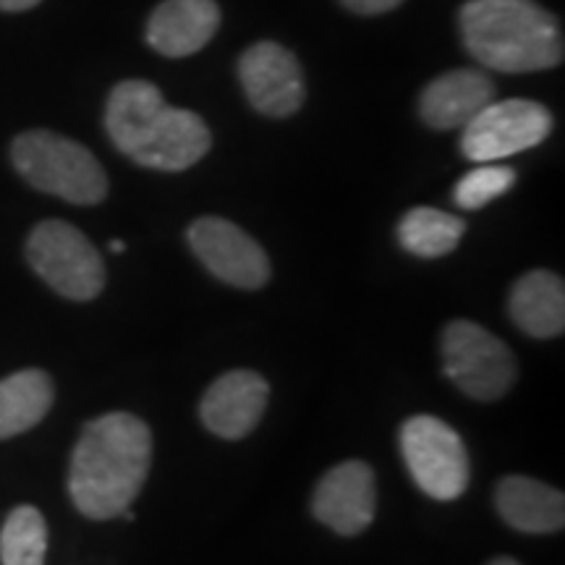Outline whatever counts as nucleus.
<instances>
[{
    "mask_svg": "<svg viewBox=\"0 0 565 565\" xmlns=\"http://www.w3.org/2000/svg\"><path fill=\"white\" fill-rule=\"evenodd\" d=\"M152 466V433L139 416L113 412L92 419L74 445L68 494L76 511L108 521L129 511Z\"/></svg>",
    "mask_w": 565,
    "mask_h": 565,
    "instance_id": "f257e3e1",
    "label": "nucleus"
},
{
    "mask_svg": "<svg viewBox=\"0 0 565 565\" xmlns=\"http://www.w3.org/2000/svg\"><path fill=\"white\" fill-rule=\"evenodd\" d=\"M105 129L126 158L150 171H186L212 147L207 124L196 113L173 108L154 84L139 79L113 87L105 105Z\"/></svg>",
    "mask_w": 565,
    "mask_h": 565,
    "instance_id": "f03ea898",
    "label": "nucleus"
},
{
    "mask_svg": "<svg viewBox=\"0 0 565 565\" xmlns=\"http://www.w3.org/2000/svg\"><path fill=\"white\" fill-rule=\"evenodd\" d=\"M466 51L492 71L529 74L563 61V32L534 0H469L458 13Z\"/></svg>",
    "mask_w": 565,
    "mask_h": 565,
    "instance_id": "7ed1b4c3",
    "label": "nucleus"
},
{
    "mask_svg": "<svg viewBox=\"0 0 565 565\" xmlns=\"http://www.w3.org/2000/svg\"><path fill=\"white\" fill-rule=\"evenodd\" d=\"M11 160L21 179L71 204H100L108 175L87 147L63 134L34 129L13 139Z\"/></svg>",
    "mask_w": 565,
    "mask_h": 565,
    "instance_id": "20e7f679",
    "label": "nucleus"
},
{
    "mask_svg": "<svg viewBox=\"0 0 565 565\" xmlns=\"http://www.w3.org/2000/svg\"><path fill=\"white\" fill-rule=\"evenodd\" d=\"M440 353L445 377L482 404L503 398L519 377V364L508 343L471 320L445 324Z\"/></svg>",
    "mask_w": 565,
    "mask_h": 565,
    "instance_id": "39448f33",
    "label": "nucleus"
},
{
    "mask_svg": "<svg viewBox=\"0 0 565 565\" xmlns=\"http://www.w3.org/2000/svg\"><path fill=\"white\" fill-rule=\"evenodd\" d=\"M26 259L55 294L71 301L97 299L108 278L95 244L79 228L63 221H45L30 233Z\"/></svg>",
    "mask_w": 565,
    "mask_h": 565,
    "instance_id": "423d86ee",
    "label": "nucleus"
},
{
    "mask_svg": "<svg viewBox=\"0 0 565 565\" xmlns=\"http://www.w3.org/2000/svg\"><path fill=\"white\" fill-rule=\"evenodd\" d=\"M401 454L416 487L429 498H461L469 487L471 466L461 435L437 416H412L401 427Z\"/></svg>",
    "mask_w": 565,
    "mask_h": 565,
    "instance_id": "0eeeda50",
    "label": "nucleus"
},
{
    "mask_svg": "<svg viewBox=\"0 0 565 565\" xmlns=\"http://www.w3.org/2000/svg\"><path fill=\"white\" fill-rule=\"evenodd\" d=\"M553 131V116L534 100L490 103L463 126L461 152L471 162H494L542 145Z\"/></svg>",
    "mask_w": 565,
    "mask_h": 565,
    "instance_id": "6e6552de",
    "label": "nucleus"
},
{
    "mask_svg": "<svg viewBox=\"0 0 565 565\" xmlns=\"http://www.w3.org/2000/svg\"><path fill=\"white\" fill-rule=\"evenodd\" d=\"M189 246L217 280L257 291L270 280V259L249 233L225 217H200L186 231Z\"/></svg>",
    "mask_w": 565,
    "mask_h": 565,
    "instance_id": "1a4fd4ad",
    "label": "nucleus"
},
{
    "mask_svg": "<svg viewBox=\"0 0 565 565\" xmlns=\"http://www.w3.org/2000/svg\"><path fill=\"white\" fill-rule=\"evenodd\" d=\"M238 79L252 108L270 118H288L303 105L307 87L296 55L278 42H257L238 61Z\"/></svg>",
    "mask_w": 565,
    "mask_h": 565,
    "instance_id": "9d476101",
    "label": "nucleus"
},
{
    "mask_svg": "<svg viewBox=\"0 0 565 565\" xmlns=\"http://www.w3.org/2000/svg\"><path fill=\"white\" fill-rule=\"evenodd\" d=\"M377 511V479L370 463H338L315 487V519L341 536H356L370 529Z\"/></svg>",
    "mask_w": 565,
    "mask_h": 565,
    "instance_id": "9b49d317",
    "label": "nucleus"
},
{
    "mask_svg": "<svg viewBox=\"0 0 565 565\" xmlns=\"http://www.w3.org/2000/svg\"><path fill=\"white\" fill-rule=\"evenodd\" d=\"M267 398H270V385L263 374L233 370L207 387V393L202 395L200 416L212 435L223 440H242L257 429Z\"/></svg>",
    "mask_w": 565,
    "mask_h": 565,
    "instance_id": "f8f14e48",
    "label": "nucleus"
},
{
    "mask_svg": "<svg viewBox=\"0 0 565 565\" xmlns=\"http://www.w3.org/2000/svg\"><path fill=\"white\" fill-rule=\"evenodd\" d=\"M494 100V84L484 71L456 68L437 76L419 97L422 121L435 131L463 129L484 105Z\"/></svg>",
    "mask_w": 565,
    "mask_h": 565,
    "instance_id": "ddd939ff",
    "label": "nucleus"
},
{
    "mask_svg": "<svg viewBox=\"0 0 565 565\" xmlns=\"http://www.w3.org/2000/svg\"><path fill=\"white\" fill-rule=\"evenodd\" d=\"M221 26L215 0H162L147 21V42L166 58L200 53Z\"/></svg>",
    "mask_w": 565,
    "mask_h": 565,
    "instance_id": "4468645a",
    "label": "nucleus"
},
{
    "mask_svg": "<svg viewBox=\"0 0 565 565\" xmlns=\"http://www.w3.org/2000/svg\"><path fill=\"white\" fill-rule=\"evenodd\" d=\"M500 519L515 532L555 534L565 526V498L561 490L532 477H505L494 490Z\"/></svg>",
    "mask_w": 565,
    "mask_h": 565,
    "instance_id": "2eb2a0df",
    "label": "nucleus"
},
{
    "mask_svg": "<svg viewBox=\"0 0 565 565\" xmlns=\"http://www.w3.org/2000/svg\"><path fill=\"white\" fill-rule=\"evenodd\" d=\"M511 320L532 338H555L565 330V286L561 275L534 270L513 282Z\"/></svg>",
    "mask_w": 565,
    "mask_h": 565,
    "instance_id": "dca6fc26",
    "label": "nucleus"
},
{
    "mask_svg": "<svg viewBox=\"0 0 565 565\" xmlns=\"http://www.w3.org/2000/svg\"><path fill=\"white\" fill-rule=\"evenodd\" d=\"M53 377L42 370H21L0 380V440L38 427L53 408Z\"/></svg>",
    "mask_w": 565,
    "mask_h": 565,
    "instance_id": "f3484780",
    "label": "nucleus"
},
{
    "mask_svg": "<svg viewBox=\"0 0 565 565\" xmlns=\"http://www.w3.org/2000/svg\"><path fill=\"white\" fill-rule=\"evenodd\" d=\"M466 223L450 212L435 207L408 210L398 223V242L408 254L422 259H437L450 254L463 238Z\"/></svg>",
    "mask_w": 565,
    "mask_h": 565,
    "instance_id": "a211bd4d",
    "label": "nucleus"
},
{
    "mask_svg": "<svg viewBox=\"0 0 565 565\" xmlns=\"http://www.w3.org/2000/svg\"><path fill=\"white\" fill-rule=\"evenodd\" d=\"M47 524L34 505L13 508L0 529V563L3 565H45Z\"/></svg>",
    "mask_w": 565,
    "mask_h": 565,
    "instance_id": "6ab92c4d",
    "label": "nucleus"
},
{
    "mask_svg": "<svg viewBox=\"0 0 565 565\" xmlns=\"http://www.w3.org/2000/svg\"><path fill=\"white\" fill-rule=\"evenodd\" d=\"M515 183V171L505 166H492V162H482L463 175L454 189V202L461 210H482L498 196L511 192Z\"/></svg>",
    "mask_w": 565,
    "mask_h": 565,
    "instance_id": "aec40b11",
    "label": "nucleus"
},
{
    "mask_svg": "<svg viewBox=\"0 0 565 565\" xmlns=\"http://www.w3.org/2000/svg\"><path fill=\"white\" fill-rule=\"evenodd\" d=\"M341 3L353 13H362V17H377V13L398 9L404 0H341Z\"/></svg>",
    "mask_w": 565,
    "mask_h": 565,
    "instance_id": "412c9836",
    "label": "nucleus"
},
{
    "mask_svg": "<svg viewBox=\"0 0 565 565\" xmlns=\"http://www.w3.org/2000/svg\"><path fill=\"white\" fill-rule=\"evenodd\" d=\"M38 3L40 0H0V11H26Z\"/></svg>",
    "mask_w": 565,
    "mask_h": 565,
    "instance_id": "4be33fe9",
    "label": "nucleus"
},
{
    "mask_svg": "<svg viewBox=\"0 0 565 565\" xmlns=\"http://www.w3.org/2000/svg\"><path fill=\"white\" fill-rule=\"evenodd\" d=\"M487 565H521V563L513 561V557H508V555H500V557H494V561H490Z\"/></svg>",
    "mask_w": 565,
    "mask_h": 565,
    "instance_id": "5701e85b",
    "label": "nucleus"
},
{
    "mask_svg": "<svg viewBox=\"0 0 565 565\" xmlns=\"http://www.w3.org/2000/svg\"><path fill=\"white\" fill-rule=\"evenodd\" d=\"M110 249H113V252H124L126 246H124V242H110Z\"/></svg>",
    "mask_w": 565,
    "mask_h": 565,
    "instance_id": "b1692460",
    "label": "nucleus"
}]
</instances>
